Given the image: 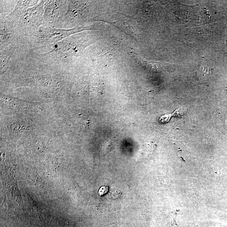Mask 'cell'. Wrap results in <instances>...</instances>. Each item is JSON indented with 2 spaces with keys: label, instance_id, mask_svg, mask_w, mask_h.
I'll return each instance as SVG.
<instances>
[{
  "label": "cell",
  "instance_id": "6da1fadb",
  "mask_svg": "<svg viewBox=\"0 0 227 227\" xmlns=\"http://www.w3.org/2000/svg\"><path fill=\"white\" fill-rule=\"evenodd\" d=\"M211 72H209V69L208 68L206 67H202L198 73V74L201 77L205 78L208 77Z\"/></svg>",
  "mask_w": 227,
  "mask_h": 227
}]
</instances>
